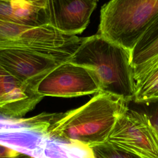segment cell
<instances>
[{"mask_svg":"<svg viewBox=\"0 0 158 158\" xmlns=\"http://www.w3.org/2000/svg\"><path fill=\"white\" fill-rule=\"evenodd\" d=\"M69 62L88 69L100 92L126 102L134 99L136 82L131 52L123 46L96 33L83 38Z\"/></svg>","mask_w":158,"mask_h":158,"instance_id":"cell-1","label":"cell"},{"mask_svg":"<svg viewBox=\"0 0 158 158\" xmlns=\"http://www.w3.org/2000/svg\"><path fill=\"white\" fill-rule=\"evenodd\" d=\"M127 107V102L123 99L98 93L84 105L59 113L52 133L89 147L104 143Z\"/></svg>","mask_w":158,"mask_h":158,"instance_id":"cell-2","label":"cell"},{"mask_svg":"<svg viewBox=\"0 0 158 158\" xmlns=\"http://www.w3.org/2000/svg\"><path fill=\"white\" fill-rule=\"evenodd\" d=\"M158 15V0H110L100 12L98 33L130 52Z\"/></svg>","mask_w":158,"mask_h":158,"instance_id":"cell-3","label":"cell"},{"mask_svg":"<svg viewBox=\"0 0 158 158\" xmlns=\"http://www.w3.org/2000/svg\"><path fill=\"white\" fill-rule=\"evenodd\" d=\"M81 43L54 49L2 50L0 51V66L20 80L36 88L48 73L69 61Z\"/></svg>","mask_w":158,"mask_h":158,"instance_id":"cell-4","label":"cell"},{"mask_svg":"<svg viewBox=\"0 0 158 158\" xmlns=\"http://www.w3.org/2000/svg\"><path fill=\"white\" fill-rule=\"evenodd\" d=\"M107 142L141 158H158L157 132L144 114L128 107L118 118Z\"/></svg>","mask_w":158,"mask_h":158,"instance_id":"cell-5","label":"cell"},{"mask_svg":"<svg viewBox=\"0 0 158 158\" xmlns=\"http://www.w3.org/2000/svg\"><path fill=\"white\" fill-rule=\"evenodd\" d=\"M83 38L63 33L48 24L30 27L0 20V51L54 49L81 42Z\"/></svg>","mask_w":158,"mask_h":158,"instance_id":"cell-6","label":"cell"},{"mask_svg":"<svg viewBox=\"0 0 158 158\" xmlns=\"http://www.w3.org/2000/svg\"><path fill=\"white\" fill-rule=\"evenodd\" d=\"M41 96L73 98L100 92L93 75L86 68L66 62L54 69L38 84Z\"/></svg>","mask_w":158,"mask_h":158,"instance_id":"cell-7","label":"cell"},{"mask_svg":"<svg viewBox=\"0 0 158 158\" xmlns=\"http://www.w3.org/2000/svg\"><path fill=\"white\" fill-rule=\"evenodd\" d=\"M43 98L35 86L20 80L0 66V115L23 117Z\"/></svg>","mask_w":158,"mask_h":158,"instance_id":"cell-8","label":"cell"},{"mask_svg":"<svg viewBox=\"0 0 158 158\" xmlns=\"http://www.w3.org/2000/svg\"><path fill=\"white\" fill-rule=\"evenodd\" d=\"M94 0H48L49 25L71 35L81 33L88 26L97 6Z\"/></svg>","mask_w":158,"mask_h":158,"instance_id":"cell-9","label":"cell"},{"mask_svg":"<svg viewBox=\"0 0 158 158\" xmlns=\"http://www.w3.org/2000/svg\"><path fill=\"white\" fill-rule=\"evenodd\" d=\"M46 7L20 0H0V20L30 27L48 25Z\"/></svg>","mask_w":158,"mask_h":158,"instance_id":"cell-10","label":"cell"},{"mask_svg":"<svg viewBox=\"0 0 158 158\" xmlns=\"http://www.w3.org/2000/svg\"><path fill=\"white\" fill-rule=\"evenodd\" d=\"M158 56V15L139 39L131 51L133 68L144 64Z\"/></svg>","mask_w":158,"mask_h":158,"instance_id":"cell-11","label":"cell"},{"mask_svg":"<svg viewBox=\"0 0 158 158\" xmlns=\"http://www.w3.org/2000/svg\"><path fill=\"white\" fill-rule=\"evenodd\" d=\"M158 98V65L136 82L135 95L133 100L145 101Z\"/></svg>","mask_w":158,"mask_h":158,"instance_id":"cell-12","label":"cell"},{"mask_svg":"<svg viewBox=\"0 0 158 158\" xmlns=\"http://www.w3.org/2000/svg\"><path fill=\"white\" fill-rule=\"evenodd\" d=\"M128 108L144 114L158 133V98L145 101L127 102Z\"/></svg>","mask_w":158,"mask_h":158,"instance_id":"cell-13","label":"cell"},{"mask_svg":"<svg viewBox=\"0 0 158 158\" xmlns=\"http://www.w3.org/2000/svg\"><path fill=\"white\" fill-rule=\"evenodd\" d=\"M90 148L94 158H141L107 141Z\"/></svg>","mask_w":158,"mask_h":158,"instance_id":"cell-14","label":"cell"},{"mask_svg":"<svg viewBox=\"0 0 158 158\" xmlns=\"http://www.w3.org/2000/svg\"><path fill=\"white\" fill-rule=\"evenodd\" d=\"M157 65H158V56L151 60L133 68L135 81L137 82L140 80L145 75H146L150 70L156 67Z\"/></svg>","mask_w":158,"mask_h":158,"instance_id":"cell-15","label":"cell"},{"mask_svg":"<svg viewBox=\"0 0 158 158\" xmlns=\"http://www.w3.org/2000/svg\"><path fill=\"white\" fill-rule=\"evenodd\" d=\"M22 153L0 144V158H20Z\"/></svg>","mask_w":158,"mask_h":158,"instance_id":"cell-16","label":"cell"},{"mask_svg":"<svg viewBox=\"0 0 158 158\" xmlns=\"http://www.w3.org/2000/svg\"><path fill=\"white\" fill-rule=\"evenodd\" d=\"M20 1L28 2L31 4H33L35 5L39 6L41 7H46L48 0H20Z\"/></svg>","mask_w":158,"mask_h":158,"instance_id":"cell-17","label":"cell"},{"mask_svg":"<svg viewBox=\"0 0 158 158\" xmlns=\"http://www.w3.org/2000/svg\"><path fill=\"white\" fill-rule=\"evenodd\" d=\"M20 158H33V157H30L29 156H27V155L23 154H22V156Z\"/></svg>","mask_w":158,"mask_h":158,"instance_id":"cell-18","label":"cell"},{"mask_svg":"<svg viewBox=\"0 0 158 158\" xmlns=\"http://www.w3.org/2000/svg\"><path fill=\"white\" fill-rule=\"evenodd\" d=\"M94 1H96V2H98V1H99V0H94Z\"/></svg>","mask_w":158,"mask_h":158,"instance_id":"cell-19","label":"cell"}]
</instances>
